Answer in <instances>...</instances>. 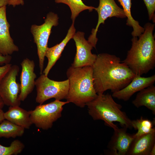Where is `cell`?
<instances>
[{
	"instance_id": "obj_15",
	"label": "cell",
	"mask_w": 155,
	"mask_h": 155,
	"mask_svg": "<svg viewBox=\"0 0 155 155\" xmlns=\"http://www.w3.org/2000/svg\"><path fill=\"white\" fill-rule=\"evenodd\" d=\"M76 30L74 26V22L72 23L68 31L67 34L63 40L51 47H48L45 54V57L48 59L47 65L43 71L46 76L48 75L52 67L61 56V53L67 44L72 38L75 33Z\"/></svg>"
},
{
	"instance_id": "obj_10",
	"label": "cell",
	"mask_w": 155,
	"mask_h": 155,
	"mask_svg": "<svg viewBox=\"0 0 155 155\" xmlns=\"http://www.w3.org/2000/svg\"><path fill=\"white\" fill-rule=\"evenodd\" d=\"M84 34L83 32L78 31L72 38L75 42L76 49L74 60L71 64V66L74 67L92 66L97 57V55L92 53L93 47L85 39Z\"/></svg>"
},
{
	"instance_id": "obj_14",
	"label": "cell",
	"mask_w": 155,
	"mask_h": 155,
	"mask_svg": "<svg viewBox=\"0 0 155 155\" xmlns=\"http://www.w3.org/2000/svg\"><path fill=\"white\" fill-rule=\"evenodd\" d=\"M155 75L148 77L135 75L129 83L120 90L113 93V98L127 101L136 92L153 84Z\"/></svg>"
},
{
	"instance_id": "obj_17",
	"label": "cell",
	"mask_w": 155,
	"mask_h": 155,
	"mask_svg": "<svg viewBox=\"0 0 155 155\" xmlns=\"http://www.w3.org/2000/svg\"><path fill=\"white\" fill-rule=\"evenodd\" d=\"M5 119L23 128L29 129L32 125L29 111L20 106H9L8 110L4 113Z\"/></svg>"
},
{
	"instance_id": "obj_12",
	"label": "cell",
	"mask_w": 155,
	"mask_h": 155,
	"mask_svg": "<svg viewBox=\"0 0 155 155\" xmlns=\"http://www.w3.org/2000/svg\"><path fill=\"white\" fill-rule=\"evenodd\" d=\"M21 65L20 91L19 98L21 101H23L33 90L36 75L34 72L35 64L33 60L26 58L22 61Z\"/></svg>"
},
{
	"instance_id": "obj_30",
	"label": "cell",
	"mask_w": 155,
	"mask_h": 155,
	"mask_svg": "<svg viewBox=\"0 0 155 155\" xmlns=\"http://www.w3.org/2000/svg\"><path fill=\"white\" fill-rule=\"evenodd\" d=\"M155 155V145H154L152 148L149 155Z\"/></svg>"
},
{
	"instance_id": "obj_4",
	"label": "cell",
	"mask_w": 155,
	"mask_h": 155,
	"mask_svg": "<svg viewBox=\"0 0 155 155\" xmlns=\"http://www.w3.org/2000/svg\"><path fill=\"white\" fill-rule=\"evenodd\" d=\"M113 98L108 93L98 94L95 98L86 104L89 115L94 120L103 121L106 125L113 129L118 127L114 122L119 123L122 127L131 129L132 120L121 110L122 105Z\"/></svg>"
},
{
	"instance_id": "obj_11",
	"label": "cell",
	"mask_w": 155,
	"mask_h": 155,
	"mask_svg": "<svg viewBox=\"0 0 155 155\" xmlns=\"http://www.w3.org/2000/svg\"><path fill=\"white\" fill-rule=\"evenodd\" d=\"M125 127L114 129V131L107 146L106 154L110 155H126L130 145L135 138L134 134L127 131Z\"/></svg>"
},
{
	"instance_id": "obj_25",
	"label": "cell",
	"mask_w": 155,
	"mask_h": 155,
	"mask_svg": "<svg viewBox=\"0 0 155 155\" xmlns=\"http://www.w3.org/2000/svg\"><path fill=\"white\" fill-rule=\"evenodd\" d=\"M12 65L9 63L0 66V84L3 78L9 69Z\"/></svg>"
},
{
	"instance_id": "obj_29",
	"label": "cell",
	"mask_w": 155,
	"mask_h": 155,
	"mask_svg": "<svg viewBox=\"0 0 155 155\" xmlns=\"http://www.w3.org/2000/svg\"><path fill=\"white\" fill-rule=\"evenodd\" d=\"M4 112L2 109H0V123H1L5 119L4 117Z\"/></svg>"
},
{
	"instance_id": "obj_16",
	"label": "cell",
	"mask_w": 155,
	"mask_h": 155,
	"mask_svg": "<svg viewBox=\"0 0 155 155\" xmlns=\"http://www.w3.org/2000/svg\"><path fill=\"white\" fill-rule=\"evenodd\" d=\"M155 145V132L135 137L132 142L126 155H149Z\"/></svg>"
},
{
	"instance_id": "obj_23",
	"label": "cell",
	"mask_w": 155,
	"mask_h": 155,
	"mask_svg": "<svg viewBox=\"0 0 155 155\" xmlns=\"http://www.w3.org/2000/svg\"><path fill=\"white\" fill-rule=\"evenodd\" d=\"M25 148L24 144L18 140H16L9 146L0 144V155H17L22 152Z\"/></svg>"
},
{
	"instance_id": "obj_7",
	"label": "cell",
	"mask_w": 155,
	"mask_h": 155,
	"mask_svg": "<svg viewBox=\"0 0 155 155\" xmlns=\"http://www.w3.org/2000/svg\"><path fill=\"white\" fill-rule=\"evenodd\" d=\"M58 19L57 14L50 12L47 14L44 23L40 25L33 24L31 27L30 31L37 48L40 75L43 73L45 54L51 29L53 26L58 25Z\"/></svg>"
},
{
	"instance_id": "obj_20",
	"label": "cell",
	"mask_w": 155,
	"mask_h": 155,
	"mask_svg": "<svg viewBox=\"0 0 155 155\" xmlns=\"http://www.w3.org/2000/svg\"><path fill=\"white\" fill-rule=\"evenodd\" d=\"M25 129L5 119L0 123V138H15L22 136Z\"/></svg>"
},
{
	"instance_id": "obj_28",
	"label": "cell",
	"mask_w": 155,
	"mask_h": 155,
	"mask_svg": "<svg viewBox=\"0 0 155 155\" xmlns=\"http://www.w3.org/2000/svg\"><path fill=\"white\" fill-rule=\"evenodd\" d=\"M8 0H0V7L8 5Z\"/></svg>"
},
{
	"instance_id": "obj_1",
	"label": "cell",
	"mask_w": 155,
	"mask_h": 155,
	"mask_svg": "<svg viewBox=\"0 0 155 155\" xmlns=\"http://www.w3.org/2000/svg\"><path fill=\"white\" fill-rule=\"evenodd\" d=\"M94 86L97 94L108 90L113 93L126 86L135 75L120 59L114 55H97L92 66Z\"/></svg>"
},
{
	"instance_id": "obj_18",
	"label": "cell",
	"mask_w": 155,
	"mask_h": 155,
	"mask_svg": "<svg viewBox=\"0 0 155 155\" xmlns=\"http://www.w3.org/2000/svg\"><path fill=\"white\" fill-rule=\"evenodd\" d=\"M132 104L136 107H146L155 115V86L152 85L139 91Z\"/></svg>"
},
{
	"instance_id": "obj_21",
	"label": "cell",
	"mask_w": 155,
	"mask_h": 155,
	"mask_svg": "<svg viewBox=\"0 0 155 155\" xmlns=\"http://www.w3.org/2000/svg\"><path fill=\"white\" fill-rule=\"evenodd\" d=\"M55 2L66 4L69 7L71 13V19L74 22L81 12L86 10L91 11L96 8L86 5L82 0H55Z\"/></svg>"
},
{
	"instance_id": "obj_26",
	"label": "cell",
	"mask_w": 155,
	"mask_h": 155,
	"mask_svg": "<svg viewBox=\"0 0 155 155\" xmlns=\"http://www.w3.org/2000/svg\"><path fill=\"white\" fill-rule=\"evenodd\" d=\"M12 57L10 55L4 56L0 53V65L9 63Z\"/></svg>"
},
{
	"instance_id": "obj_31",
	"label": "cell",
	"mask_w": 155,
	"mask_h": 155,
	"mask_svg": "<svg viewBox=\"0 0 155 155\" xmlns=\"http://www.w3.org/2000/svg\"><path fill=\"white\" fill-rule=\"evenodd\" d=\"M4 105L5 104L3 101L0 97V109H2Z\"/></svg>"
},
{
	"instance_id": "obj_9",
	"label": "cell",
	"mask_w": 155,
	"mask_h": 155,
	"mask_svg": "<svg viewBox=\"0 0 155 155\" xmlns=\"http://www.w3.org/2000/svg\"><path fill=\"white\" fill-rule=\"evenodd\" d=\"M95 10L98 13V23L95 28L92 30L91 34L88 40L94 48H96L98 40L96 35L100 24H104L105 20L109 18H126L123 9L117 5L114 0H99L98 6L95 8Z\"/></svg>"
},
{
	"instance_id": "obj_27",
	"label": "cell",
	"mask_w": 155,
	"mask_h": 155,
	"mask_svg": "<svg viewBox=\"0 0 155 155\" xmlns=\"http://www.w3.org/2000/svg\"><path fill=\"white\" fill-rule=\"evenodd\" d=\"M24 3V0H8V5L13 7L20 5H23Z\"/></svg>"
},
{
	"instance_id": "obj_2",
	"label": "cell",
	"mask_w": 155,
	"mask_h": 155,
	"mask_svg": "<svg viewBox=\"0 0 155 155\" xmlns=\"http://www.w3.org/2000/svg\"><path fill=\"white\" fill-rule=\"evenodd\" d=\"M154 26V24L147 23L139 38L133 37L131 47L122 61L135 75L146 74L155 67V40L153 35Z\"/></svg>"
},
{
	"instance_id": "obj_3",
	"label": "cell",
	"mask_w": 155,
	"mask_h": 155,
	"mask_svg": "<svg viewBox=\"0 0 155 155\" xmlns=\"http://www.w3.org/2000/svg\"><path fill=\"white\" fill-rule=\"evenodd\" d=\"M66 75L69 83L67 101L82 108L97 96L94 86L92 66L74 67L71 66Z\"/></svg>"
},
{
	"instance_id": "obj_5",
	"label": "cell",
	"mask_w": 155,
	"mask_h": 155,
	"mask_svg": "<svg viewBox=\"0 0 155 155\" xmlns=\"http://www.w3.org/2000/svg\"><path fill=\"white\" fill-rule=\"evenodd\" d=\"M69 103L55 100L48 104H40L29 111L32 124L44 130L51 128L53 123L61 117L63 106Z\"/></svg>"
},
{
	"instance_id": "obj_22",
	"label": "cell",
	"mask_w": 155,
	"mask_h": 155,
	"mask_svg": "<svg viewBox=\"0 0 155 155\" xmlns=\"http://www.w3.org/2000/svg\"><path fill=\"white\" fill-rule=\"evenodd\" d=\"M154 120L152 121L147 119L141 117L140 119L132 120L133 128L137 130V132L134 134L135 137L141 135L155 132V129L153 127Z\"/></svg>"
},
{
	"instance_id": "obj_19",
	"label": "cell",
	"mask_w": 155,
	"mask_h": 155,
	"mask_svg": "<svg viewBox=\"0 0 155 155\" xmlns=\"http://www.w3.org/2000/svg\"><path fill=\"white\" fill-rule=\"evenodd\" d=\"M122 6L126 17L127 18L126 24L132 27L131 34L133 37H139L144 30L138 21L135 20L132 16L131 12V0H118Z\"/></svg>"
},
{
	"instance_id": "obj_8",
	"label": "cell",
	"mask_w": 155,
	"mask_h": 155,
	"mask_svg": "<svg viewBox=\"0 0 155 155\" xmlns=\"http://www.w3.org/2000/svg\"><path fill=\"white\" fill-rule=\"evenodd\" d=\"M19 71L18 65H12L0 84V97L7 106H20L21 104L19 98L20 84L16 81Z\"/></svg>"
},
{
	"instance_id": "obj_13",
	"label": "cell",
	"mask_w": 155,
	"mask_h": 155,
	"mask_svg": "<svg viewBox=\"0 0 155 155\" xmlns=\"http://www.w3.org/2000/svg\"><path fill=\"white\" fill-rule=\"evenodd\" d=\"M6 11V6L0 7V53L4 56L11 55L19 50L10 34Z\"/></svg>"
},
{
	"instance_id": "obj_6",
	"label": "cell",
	"mask_w": 155,
	"mask_h": 155,
	"mask_svg": "<svg viewBox=\"0 0 155 155\" xmlns=\"http://www.w3.org/2000/svg\"><path fill=\"white\" fill-rule=\"evenodd\" d=\"M35 86L37 95L36 102L42 104L47 100L54 98L61 100L65 99L69 87V80L55 81L49 78L42 73L36 80Z\"/></svg>"
},
{
	"instance_id": "obj_24",
	"label": "cell",
	"mask_w": 155,
	"mask_h": 155,
	"mask_svg": "<svg viewBox=\"0 0 155 155\" xmlns=\"http://www.w3.org/2000/svg\"><path fill=\"white\" fill-rule=\"evenodd\" d=\"M147 8L149 18L154 23L155 22V0H143Z\"/></svg>"
}]
</instances>
